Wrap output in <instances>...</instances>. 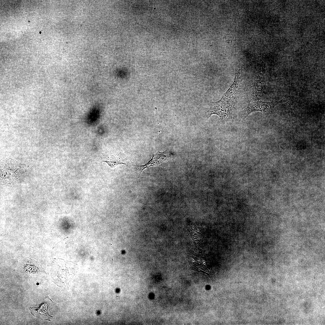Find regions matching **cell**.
Listing matches in <instances>:
<instances>
[{
  "mask_svg": "<svg viewBox=\"0 0 325 325\" xmlns=\"http://www.w3.org/2000/svg\"><path fill=\"white\" fill-rule=\"evenodd\" d=\"M104 162H107L109 166L112 168L121 164L126 165V163L124 161L116 156H112L108 157Z\"/></svg>",
  "mask_w": 325,
  "mask_h": 325,
  "instance_id": "obj_8",
  "label": "cell"
},
{
  "mask_svg": "<svg viewBox=\"0 0 325 325\" xmlns=\"http://www.w3.org/2000/svg\"><path fill=\"white\" fill-rule=\"evenodd\" d=\"M23 265L24 269L27 272L34 274L45 272L44 269L38 262L30 258H27Z\"/></svg>",
  "mask_w": 325,
  "mask_h": 325,
  "instance_id": "obj_6",
  "label": "cell"
},
{
  "mask_svg": "<svg viewBox=\"0 0 325 325\" xmlns=\"http://www.w3.org/2000/svg\"><path fill=\"white\" fill-rule=\"evenodd\" d=\"M27 166L21 164L16 160L10 159L2 160L1 162V178L4 183L11 182L16 180L26 172Z\"/></svg>",
  "mask_w": 325,
  "mask_h": 325,
  "instance_id": "obj_3",
  "label": "cell"
},
{
  "mask_svg": "<svg viewBox=\"0 0 325 325\" xmlns=\"http://www.w3.org/2000/svg\"><path fill=\"white\" fill-rule=\"evenodd\" d=\"M56 261L53 266L51 277L58 286L64 287L69 284L76 273L78 265L72 262L62 259Z\"/></svg>",
  "mask_w": 325,
  "mask_h": 325,
  "instance_id": "obj_1",
  "label": "cell"
},
{
  "mask_svg": "<svg viewBox=\"0 0 325 325\" xmlns=\"http://www.w3.org/2000/svg\"><path fill=\"white\" fill-rule=\"evenodd\" d=\"M166 156L162 154L153 155L152 159L145 165L143 166L134 165L138 167L140 172V175L145 169L150 166L158 165L166 159Z\"/></svg>",
  "mask_w": 325,
  "mask_h": 325,
  "instance_id": "obj_7",
  "label": "cell"
},
{
  "mask_svg": "<svg viewBox=\"0 0 325 325\" xmlns=\"http://www.w3.org/2000/svg\"><path fill=\"white\" fill-rule=\"evenodd\" d=\"M238 100L227 98L223 95L219 101L209 103V108L206 113V116L209 118L212 115H216L223 124L229 121L234 122L232 117V111L237 103Z\"/></svg>",
  "mask_w": 325,
  "mask_h": 325,
  "instance_id": "obj_2",
  "label": "cell"
},
{
  "mask_svg": "<svg viewBox=\"0 0 325 325\" xmlns=\"http://www.w3.org/2000/svg\"><path fill=\"white\" fill-rule=\"evenodd\" d=\"M287 101L289 103L288 100H283L279 101L266 102L258 99H251L244 109L239 113V119L240 120H243L250 114L255 112H271L277 104L283 102L287 103Z\"/></svg>",
  "mask_w": 325,
  "mask_h": 325,
  "instance_id": "obj_4",
  "label": "cell"
},
{
  "mask_svg": "<svg viewBox=\"0 0 325 325\" xmlns=\"http://www.w3.org/2000/svg\"><path fill=\"white\" fill-rule=\"evenodd\" d=\"M52 302L48 296L46 297V300L42 303L38 308H31L30 310L31 313L35 317L36 315H42L46 320L50 321L53 316L49 314L50 304Z\"/></svg>",
  "mask_w": 325,
  "mask_h": 325,
  "instance_id": "obj_5",
  "label": "cell"
}]
</instances>
